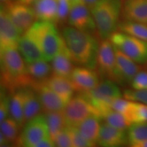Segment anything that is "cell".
Listing matches in <instances>:
<instances>
[{"instance_id":"29","label":"cell","mask_w":147,"mask_h":147,"mask_svg":"<svg viewBox=\"0 0 147 147\" xmlns=\"http://www.w3.org/2000/svg\"><path fill=\"white\" fill-rule=\"evenodd\" d=\"M128 142L130 146L136 143L147 140V123L131 124L127 128Z\"/></svg>"},{"instance_id":"2","label":"cell","mask_w":147,"mask_h":147,"mask_svg":"<svg viewBox=\"0 0 147 147\" xmlns=\"http://www.w3.org/2000/svg\"><path fill=\"white\" fill-rule=\"evenodd\" d=\"M14 48H0L1 87L10 94L23 87H32L36 82L29 76L21 53Z\"/></svg>"},{"instance_id":"25","label":"cell","mask_w":147,"mask_h":147,"mask_svg":"<svg viewBox=\"0 0 147 147\" xmlns=\"http://www.w3.org/2000/svg\"><path fill=\"white\" fill-rule=\"evenodd\" d=\"M26 66L27 74L36 82H45L53 74L51 65L44 59L26 63Z\"/></svg>"},{"instance_id":"42","label":"cell","mask_w":147,"mask_h":147,"mask_svg":"<svg viewBox=\"0 0 147 147\" xmlns=\"http://www.w3.org/2000/svg\"><path fill=\"white\" fill-rule=\"evenodd\" d=\"M131 146L132 147H147V140L136 143V144L132 145Z\"/></svg>"},{"instance_id":"24","label":"cell","mask_w":147,"mask_h":147,"mask_svg":"<svg viewBox=\"0 0 147 147\" xmlns=\"http://www.w3.org/2000/svg\"><path fill=\"white\" fill-rule=\"evenodd\" d=\"M24 89V115L25 121H28L42 110L41 103L36 91L31 87H23Z\"/></svg>"},{"instance_id":"17","label":"cell","mask_w":147,"mask_h":147,"mask_svg":"<svg viewBox=\"0 0 147 147\" xmlns=\"http://www.w3.org/2000/svg\"><path fill=\"white\" fill-rule=\"evenodd\" d=\"M121 15L125 20L147 25V0H125Z\"/></svg>"},{"instance_id":"40","label":"cell","mask_w":147,"mask_h":147,"mask_svg":"<svg viewBox=\"0 0 147 147\" xmlns=\"http://www.w3.org/2000/svg\"><path fill=\"white\" fill-rule=\"evenodd\" d=\"M11 144H12V143L10 142V140H9L4 134L1 131V133H0V146L1 147L10 146Z\"/></svg>"},{"instance_id":"26","label":"cell","mask_w":147,"mask_h":147,"mask_svg":"<svg viewBox=\"0 0 147 147\" xmlns=\"http://www.w3.org/2000/svg\"><path fill=\"white\" fill-rule=\"evenodd\" d=\"M118 31L147 42V25L125 20L119 23Z\"/></svg>"},{"instance_id":"27","label":"cell","mask_w":147,"mask_h":147,"mask_svg":"<svg viewBox=\"0 0 147 147\" xmlns=\"http://www.w3.org/2000/svg\"><path fill=\"white\" fill-rule=\"evenodd\" d=\"M45 118L49 126L51 138L53 140L57 134L67 125L63 110L45 113Z\"/></svg>"},{"instance_id":"10","label":"cell","mask_w":147,"mask_h":147,"mask_svg":"<svg viewBox=\"0 0 147 147\" xmlns=\"http://www.w3.org/2000/svg\"><path fill=\"white\" fill-rule=\"evenodd\" d=\"M96 69L102 80L108 79L115 82V51L109 38L102 40L100 43Z\"/></svg>"},{"instance_id":"4","label":"cell","mask_w":147,"mask_h":147,"mask_svg":"<svg viewBox=\"0 0 147 147\" xmlns=\"http://www.w3.org/2000/svg\"><path fill=\"white\" fill-rule=\"evenodd\" d=\"M122 5L121 0H100L91 10L100 39H108L117 32Z\"/></svg>"},{"instance_id":"18","label":"cell","mask_w":147,"mask_h":147,"mask_svg":"<svg viewBox=\"0 0 147 147\" xmlns=\"http://www.w3.org/2000/svg\"><path fill=\"white\" fill-rule=\"evenodd\" d=\"M19 51L25 63H31L39 60H45L41 49L36 40L27 33L21 36L18 44Z\"/></svg>"},{"instance_id":"14","label":"cell","mask_w":147,"mask_h":147,"mask_svg":"<svg viewBox=\"0 0 147 147\" xmlns=\"http://www.w3.org/2000/svg\"><path fill=\"white\" fill-rule=\"evenodd\" d=\"M31 88L36 91L44 113L64 110L67 103L43 82H37Z\"/></svg>"},{"instance_id":"22","label":"cell","mask_w":147,"mask_h":147,"mask_svg":"<svg viewBox=\"0 0 147 147\" xmlns=\"http://www.w3.org/2000/svg\"><path fill=\"white\" fill-rule=\"evenodd\" d=\"M9 116L17 123L20 128L26 123L24 115V89L19 88L11 94Z\"/></svg>"},{"instance_id":"3","label":"cell","mask_w":147,"mask_h":147,"mask_svg":"<svg viewBox=\"0 0 147 147\" xmlns=\"http://www.w3.org/2000/svg\"><path fill=\"white\" fill-rule=\"evenodd\" d=\"M25 33L36 40L45 60L47 61L52 60L65 45L63 36L57 29L56 24L52 22L36 21Z\"/></svg>"},{"instance_id":"6","label":"cell","mask_w":147,"mask_h":147,"mask_svg":"<svg viewBox=\"0 0 147 147\" xmlns=\"http://www.w3.org/2000/svg\"><path fill=\"white\" fill-rule=\"evenodd\" d=\"M113 45L139 64L147 63V42L121 32H115L109 38Z\"/></svg>"},{"instance_id":"39","label":"cell","mask_w":147,"mask_h":147,"mask_svg":"<svg viewBox=\"0 0 147 147\" xmlns=\"http://www.w3.org/2000/svg\"><path fill=\"white\" fill-rule=\"evenodd\" d=\"M56 146L54 140L51 137L46 138L38 143L36 147H54Z\"/></svg>"},{"instance_id":"41","label":"cell","mask_w":147,"mask_h":147,"mask_svg":"<svg viewBox=\"0 0 147 147\" xmlns=\"http://www.w3.org/2000/svg\"><path fill=\"white\" fill-rule=\"evenodd\" d=\"M100 1V0H82V1H83V3H84V4L87 5V6L89 7L90 9H91V10Z\"/></svg>"},{"instance_id":"43","label":"cell","mask_w":147,"mask_h":147,"mask_svg":"<svg viewBox=\"0 0 147 147\" xmlns=\"http://www.w3.org/2000/svg\"><path fill=\"white\" fill-rule=\"evenodd\" d=\"M17 1H20V2H21L23 3H25V4H26V5H31L34 4V3L36 2L37 0H17Z\"/></svg>"},{"instance_id":"8","label":"cell","mask_w":147,"mask_h":147,"mask_svg":"<svg viewBox=\"0 0 147 147\" xmlns=\"http://www.w3.org/2000/svg\"><path fill=\"white\" fill-rule=\"evenodd\" d=\"M63 113L66 124L71 127H77L82 121L91 115H97L101 117L100 113L82 93L72 97L66 104Z\"/></svg>"},{"instance_id":"37","label":"cell","mask_w":147,"mask_h":147,"mask_svg":"<svg viewBox=\"0 0 147 147\" xmlns=\"http://www.w3.org/2000/svg\"><path fill=\"white\" fill-rule=\"evenodd\" d=\"M134 89H147V71H139L131 82Z\"/></svg>"},{"instance_id":"11","label":"cell","mask_w":147,"mask_h":147,"mask_svg":"<svg viewBox=\"0 0 147 147\" xmlns=\"http://www.w3.org/2000/svg\"><path fill=\"white\" fill-rule=\"evenodd\" d=\"M67 23L69 26L82 32L99 36L97 25L90 8L84 3H77L71 6Z\"/></svg>"},{"instance_id":"7","label":"cell","mask_w":147,"mask_h":147,"mask_svg":"<svg viewBox=\"0 0 147 147\" xmlns=\"http://www.w3.org/2000/svg\"><path fill=\"white\" fill-rule=\"evenodd\" d=\"M16 142V146L36 147L40 141L51 137L47 119L44 115H38L27 121Z\"/></svg>"},{"instance_id":"9","label":"cell","mask_w":147,"mask_h":147,"mask_svg":"<svg viewBox=\"0 0 147 147\" xmlns=\"http://www.w3.org/2000/svg\"><path fill=\"white\" fill-rule=\"evenodd\" d=\"M1 6L21 35L25 34L37 19L33 7L17 0L1 3Z\"/></svg>"},{"instance_id":"16","label":"cell","mask_w":147,"mask_h":147,"mask_svg":"<svg viewBox=\"0 0 147 147\" xmlns=\"http://www.w3.org/2000/svg\"><path fill=\"white\" fill-rule=\"evenodd\" d=\"M21 34L2 7L0 10V48L18 49Z\"/></svg>"},{"instance_id":"31","label":"cell","mask_w":147,"mask_h":147,"mask_svg":"<svg viewBox=\"0 0 147 147\" xmlns=\"http://www.w3.org/2000/svg\"><path fill=\"white\" fill-rule=\"evenodd\" d=\"M1 131L4 134L12 144H15L19 137L20 127L17 123L10 117L1 122Z\"/></svg>"},{"instance_id":"5","label":"cell","mask_w":147,"mask_h":147,"mask_svg":"<svg viewBox=\"0 0 147 147\" xmlns=\"http://www.w3.org/2000/svg\"><path fill=\"white\" fill-rule=\"evenodd\" d=\"M82 93L100 113L101 117L108 110H112V102L115 98L123 96L117 82L108 79L102 80L94 89Z\"/></svg>"},{"instance_id":"44","label":"cell","mask_w":147,"mask_h":147,"mask_svg":"<svg viewBox=\"0 0 147 147\" xmlns=\"http://www.w3.org/2000/svg\"><path fill=\"white\" fill-rule=\"evenodd\" d=\"M70 1L71 6L74 5H76L77 3H83L82 0H69Z\"/></svg>"},{"instance_id":"20","label":"cell","mask_w":147,"mask_h":147,"mask_svg":"<svg viewBox=\"0 0 147 147\" xmlns=\"http://www.w3.org/2000/svg\"><path fill=\"white\" fill-rule=\"evenodd\" d=\"M32 5L38 21L52 22L57 25V0H37Z\"/></svg>"},{"instance_id":"1","label":"cell","mask_w":147,"mask_h":147,"mask_svg":"<svg viewBox=\"0 0 147 147\" xmlns=\"http://www.w3.org/2000/svg\"><path fill=\"white\" fill-rule=\"evenodd\" d=\"M61 35L74 63L79 66L96 69L100 48L97 36L71 26L64 27Z\"/></svg>"},{"instance_id":"30","label":"cell","mask_w":147,"mask_h":147,"mask_svg":"<svg viewBox=\"0 0 147 147\" xmlns=\"http://www.w3.org/2000/svg\"><path fill=\"white\" fill-rule=\"evenodd\" d=\"M102 118L108 124L121 129H127L131 125L124 115L113 109L104 113Z\"/></svg>"},{"instance_id":"21","label":"cell","mask_w":147,"mask_h":147,"mask_svg":"<svg viewBox=\"0 0 147 147\" xmlns=\"http://www.w3.org/2000/svg\"><path fill=\"white\" fill-rule=\"evenodd\" d=\"M43 82L57 93L67 104L72 98L75 90L69 78L52 74Z\"/></svg>"},{"instance_id":"19","label":"cell","mask_w":147,"mask_h":147,"mask_svg":"<svg viewBox=\"0 0 147 147\" xmlns=\"http://www.w3.org/2000/svg\"><path fill=\"white\" fill-rule=\"evenodd\" d=\"M73 63L70 53L67 46L65 45L61 51L51 60L53 74L69 78L74 69Z\"/></svg>"},{"instance_id":"23","label":"cell","mask_w":147,"mask_h":147,"mask_svg":"<svg viewBox=\"0 0 147 147\" xmlns=\"http://www.w3.org/2000/svg\"><path fill=\"white\" fill-rule=\"evenodd\" d=\"M102 118L100 115H91L76 127L80 133L91 142L97 144Z\"/></svg>"},{"instance_id":"35","label":"cell","mask_w":147,"mask_h":147,"mask_svg":"<svg viewBox=\"0 0 147 147\" xmlns=\"http://www.w3.org/2000/svg\"><path fill=\"white\" fill-rule=\"evenodd\" d=\"M58 1V23L57 25H63L68 21L71 5L69 0Z\"/></svg>"},{"instance_id":"34","label":"cell","mask_w":147,"mask_h":147,"mask_svg":"<svg viewBox=\"0 0 147 147\" xmlns=\"http://www.w3.org/2000/svg\"><path fill=\"white\" fill-rule=\"evenodd\" d=\"M123 96L127 100L142 103L147 105V89H125Z\"/></svg>"},{"instance_id":"38","label":"cell","mask_w":147,"mask_h":147,"mask_svg":"<svg viewBox=\"0 0 147 147\" xmlns=\"http://www.w3.org/2000/svg\"><path fill=\"white\" fill-rule=\"evenodd\" d=\"M131 101L127 100V99H122L121 97L115 98L113 101L111 105V108L115 111L119 112L123 115H125L127 110L129 106H130Z\"/></svg>"},{"instance_id":"13","label":"cell","mask_w":147,"mask_h":147,"mask_svg":"<svg viewBox=\"0 0 147 147\" xmlns=\"http://www.w3.org/2000/svg\"><path fill=\"white\" fill-rule=\"evenodd\" d=\"M100 76L95 69L79 66L75 67L69 80L76 91L84 93L91 91L100 83Z\"/></svg>"},{"instance_id":"15","label":"cell","mask_w":147,"mask_h":147,"mask_svg":"<svg viewBox=\"0 0 147 147\" xmlns=\"http://www.w3.org/2000/svg\"><path fill=\"white\" fill-rule=\"evenodd\" d=\"M99 146L119 147L128 144V136L126 129L116 128L107 123L102 124L97 140Z\"/></svg>"},{"instance_id":"12","label":"cell","mask_w":147,"mask_h":147,"mask_svg":"<svg viewBox=\"0 0 147 147\" xmlns=\"http://www.w3.org/2000/svg\"><path fill=\"white\" fill-rule=\"evenodd\" d=\"M116 56L115 82L121 86L131 84L140 67L136 62L117 49L115 46Z\"/></svg>"},{"instance_id":"33","label":"cell","mask_w":147,"mask_h":147,"mask_svg":"<svg viewBox=\"0 0 147 147\" xmlns=\"http://www.w3.org/2000/svg\"><path fill=\"white\" fill-rule=\"evenodd\" d=\"M11 94L5 88L1 87L0 98V122L8 118L10 113V102Z\"/></svg>"},{"instance_id":"28","label":"cell","mask_w":147,"mask_h":147,"mask_svg":"<svg viewBox=\"0 0 147 147\" xmlns=\"http://www.w3.org/2000/svg\"><path fill=\"white\" fill-rule=\"evenodd\" d=\"M124 115L130 124L147 123V105L131 101Z\"/></svg>"},{"instance_id":"32","label":"cell","mask_w":147,"mask_h":147,"mask_svg":"<svg viewBox=\"0 0 147 147\" xmlns=\"http://www.w3.org/2000/svg\"><path fill=\"white\" fill-rule=\"evenodd\" d=\"M56 146L71 147L72 144V136H71V126L66 125L63 129L57 134L54 140Z\"/></svg>"},{"instance_id":"45","label":"cell","mask_w":147,"mask_h":147,"mask_svg":"<svg viewBox=\"0 0 147 147\" xmlns=\"http://www.w3.org/2000/svg\"><path fill=\"white\" fill-rule=\"evenodd\" d=\"M1 1V3H6V2H9V1H15V0H0Z\"/></svg>"},{"instance_id":"36","label":"cell","mask_w":147,"mask_h":147,"mask_svg":"<svg viewBox=\"0 0 147 147\" xmlns=\"http://www.w3.org/2000/svg\"><path fill=\"white\" fill-rule=\"evenodd\" d=\"M71 136H72V144L74 147H93L96 144L91 142L89 140L84 137L76 127H71Z\"/></svg>"}]
</instances>
